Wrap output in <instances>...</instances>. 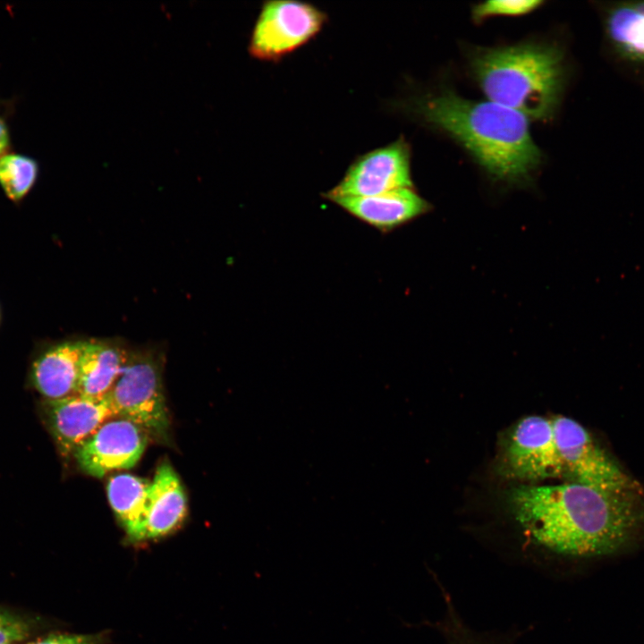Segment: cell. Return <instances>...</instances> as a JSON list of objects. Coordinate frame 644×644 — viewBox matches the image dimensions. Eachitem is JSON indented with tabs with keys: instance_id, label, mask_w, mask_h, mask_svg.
Returning <instances> with one entry per match:
<instances>
[{
	"instance_id": "obj_1",
	"label": "cell",
	"mask_w": 644,
	"mask_h": 644,
	"mask_svg": "<svg viewBox=\"0 0 644 644\" xmlns=\"http://www.w3.org/2000/svg\"><path fill=\"white\" fill-rule=\"evenodd\" d=\"M644 495L590 486L522 483L507 495L509 510L537 544L559 554H623L644 540Z\"/></svg>"
},
{
	"instance_id": "obj_2",
	"label": "cell",
	"mask_w": 644,
	"mask_h": 644,
	"mask_svg": "<svg viewBox=\"0 0 644 644\" xmlns=\"http://www.w3.org/2000/svg\"><path fill=\"white\" fill-rule=\"evenodd\" d=\"M503 471L525 484L558 479L622 495H644L631 478L573 419L527 416L512 429Z\"/></svg>"
},
{
	"instance_id": "obj_3",
	"label": "cell",
	"mask_w": 644,
	"mask_h": 644,
	"mask_svg": "<svg viewBox=\"0 0 644 644\" xmlns=\"http://www.w3.org/2000/svg\"><path fill=\"white\" fill-rule=\"evenodd\" d=\"M411 107L461 143L495 179L523 182L540 164L528 118L515 110L490 100L466 99L451 90L418 99Z\"/></svg>"
},
{
	"instance_id": "obj_4",
	"label": "cell",
	"mask_w": 644,
	"mask_h": 644,
	"mask_svg": "<svg viewBox=\"0 0 644 644\" xmlns=\"http://www.w3.org/2000/svg\"><path fill=\"white\" fill-rule=\"evenodd\" d=\"M473 74L490 101L527 118L549 119L564 92V52L555 46L526 43L477 51Z\"/></svg>"
},
{
	"instance_id": "obj_5",
	"label": "cell",
	"mask_w": 644,
	"mask_h": 644,
	"mask_svg": "<svg viewBox=\"0 0 644 644\" xmlns=\"http://www.w3.org/2000/svg\"><path fill=\"white\" fill-rule=\"evenodd\" d=\"M108 395L117 417L133 422L148 436L162 441L169 437L171 421L157 354L152 351H131Z\"/></svg>"
},
{
	"instance_id": "obj_6",
	"label": "cell",
	"mask_w": 644,
	"mask_h": 644,
	"mask_svg": "<svg viewBox=\"0 0 644 644\" xmlns=\"http://www.w3.org/2000/svg\"><path fill=\"white\" fill-rule=\"evenodd\" d=\"M326 21V14L309 3L265 2L251 31L249 52L256 59L277 62L313 39Z\"/></svg>"
},
{
	"instance_id": "obj_7",
	"label": "cell",
	"mask_w": 644,
	"mask_h": 644,
	"mask_svg": "<svg viewBox=\"0 0 644 644\" xmlns=\"http://www.w3.org/2000/svg\"><path fill=\"white\" fill-rule=\"evenodd\" d=\"M601 53L623 80L644 91V0L594 2Z\"/></svg>"
},
{
	"instance_id": "obj_8",
	"label": "cell",
	"mask_w": 644,
	"mask_h": 644,
	"mask_svg": "<svg viewBox=\"0 0 644 644\" xmlns=\"http://www.w3.org/2000/svg\"><path fill=\"white\" fill-rule=\"evenodd\" d=\"M410 148L403 138L358 157L342 180L323 197H364L412 187Z\"/></svg>"
},
{
	"instance_id": "obj_9",
	"label": "cell",
	"mask_w": 644,
	"mask_h": 644,
	"mask_svg": "<svg viewBox=\"0 0 644 644\" xmlns=\"http://www.w3.org/2000/svg\"><path fill=\"white\" fill-rule=\"evenodd\" d=\"M148 436L133 422L115 417L86 440L73 457L85 473L102 478L107 472L136 465L145 451Z\"/></svg>"
},
{
	"instance_id": "obj_10",
	"label": "cell",
	"mask_w": 644,
	"mask_h": 644,
	"mask_svg": "<svg viewBox=\"0 0 644 644\" xmlns=\"http://www.w3.org/2000/svg\"><path fill=\"white\" fill-rule=\"evenodd\" d=\"M43 414L63 456L73 455L105 422L117 417L108 394L89 397L75 394L57 400H45Z\"/></svg>"
},
{
	"instance_id": "obj_11",
	"label": "cell",
	"mask_w": 644,
	"mask_h": 644,
	"mask_svg": "<svg viewBox=\"0 0 644 644\" xmlns=\"http://www.w3.org/2000/svg\"><path fill=\"white\" fill-rule=\"evenodd\" d=\"M334 202L357 219L382 231H391L424 213L427 202L411 187L364 197H342Z\"/></svg>"
},
{
	"instance_id": "obj_12",
	"label": "cell",
	"mask_w": 644,
	"mask_h": 644,
	"mask_svg": "<svg viewBox=\"0 0 644 644\" xmlns=\"http://www.w3.org/2000/svg\"><path fill=\"white\" fill-rule=\"evenodd\" d=\"M86 341L65 342L39 356L31 369V380L46 400L77 394L80 369Z\"/></svg>"
},
{
	"instance_id": "obj_13",
	"label": "cell",
	"mask_w": 644,
	"mask_h": 644,
	"mask_svg": "<svg viewBox=\"0 0 644 644\" xmlns=\"http://www.w3.org/2000/svg\"><path fill=\"white\" fill-rule=\"evenodd\" d=\"M187 500L182 485L173 467L164 462L149 485L144 540L164 537L185 518Z\"/></svg>"
},
{
	"instance_id": "obj_14",
	"label": "cell",
	"mask_w": 644,
	"mask_h": 644,
	"mask_svg": "<svg viewBox=\"0 0 644 644\" xmlns=\"http://www.w3.org/2000/svg\"><path fill=\"white\" fill-rule=\"evenodd\" d=\"M130 352L114 340L86 341L77 394L89 397L106 396L126 366Z\"/></svg>"
},
{
	"instance_id": "obj_15",
	"label": "cell",
	"mask_w": 644,
	"mask_h": 644,
	"mask_svg": "<svg viewBox=\"0 0 644 644\" xmlns=\"http://www.w3.org/2000/svg\"><path fill=\"white\" fill-rule=\"evenodd\" d=\"M149 485L146 479L122 473L110 478L106 486L109 503L131 542L144 540Z\"/></svg>"
},
{
	"instance_id": "obj_16",
	"label": "cell",
	"mask_w": 644,
	"mask_h": 644,
	"mask_svg": "<svg viewBox=\"0 0 644 644\" xmlns=\"http://www.w3.org/2000/svg\"><path fill=\"white\" fill-rule=\"evenodd\" d=\"M39 174L38 161L26 154L9 151L0 157V187L13 201L21 200Z\"/></svg>"
},
{
	"instance_id": "obj_17",
	"label": "cell",
	"mask_w": 644,
	"mask_h": 644,
	"mask_svg": "<svg viewBox=\"0 0 644 644\" xmlns=\"http://www.w3.org/2000/svg\"><path fill=\"white\" fill-rule=\"evenodd\" d=\"M38 622L0 606V644H11L24 640L33 635Z\"/></svg>"
},
{
	"instance_id": "obj_18",
	"label": "cell",
	"mask_w": 644,
	"mask_h": 644,
	"mask_svg": "<svg viewBox=\"0 0 644 644\" xmlns=\"http://www.w3.org/2000/svg\"><path fill=\"white\" fill-rule=\"evenodd\" d=\"M540 0H492L479 4L473 8V19L477 21L497 15H522L537 9Z\"/></svg>"
},
{
	"instance_id": "obj_19",
	"label": "cell",
	"mask_w": 644,
	"mask_h": 644,
	"mask_svg": "<svg viewBox=\"0 0 644 644\" xmlns=\"http://www.w3.org/2000/svg\"><path fill=\"white\" fill-rule=\"evenodd\" d=\"M107 631L91 634L51 633L28 644H106Z\"/></svg>"
},
{
	"instance_id": "obj_20",
	"label": "cell",
	"mask_w": 644,
	"mask_h": 644,
	"mask_svg": "<svg viewBox=\"0 0 644 644\" xmlns=\"http://www.w3.org/2000/svg\"><path fill=\"white\" fill-rule=\"evenodd\" d=\"M11 144V133L8 123L4 115L0 114V157L10 151Z\"/></svg>"
}]
</instances>
